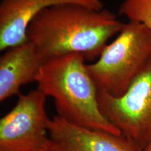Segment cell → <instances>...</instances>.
Listing matches in <instances>:
<instances>
[{
	"label": "cell",
	"mask_w": 151,
	"mask_h": 151,
	"mask_svg": "<svg viewBox=\"0 0 151 151\" xmlns=\"http://www.w3.org/2000/svg\"><path fill=\"white\" fill-rule=\"evenodd\" d=\"M150 59L151 32L143 24L128 21L98 59L86 64V68L98 90L119 97Z\"/></svg>",
	"instance_id": "obj_3"
},
{
	"label": "cell",
	"mask_w": 151,
	"mask_h": 151,
	"mask_svg": "<svg viewBox=\"0 0 151 151\" xmlns=\"http://www.w3.org/2000/svg\"><path fill=\"white\" fill-rule=\"evenodd\" d=\"M124 25L112 11L84 6L49 7L35 16L27 29V40L35 46L43 64L70 53L97 60L113 36Z\"/></svg>",
	"instance_id": "obj_1"
},
{
	"label": "cell",
	"mask_w": 151,
	"mask_h": 151,
	"mask_svg": "<svg viewBox=\"0 0 151 151\" xmlns=\"http://www.w3.org/2000/svg\"><path fill=\"white\" fill-rule=\"evenodd\" d=\"M84 55H64L43 64L37 88L54 99L58 115L76 125L108 132H121L100 111L98 89L88 73Z\"/></svg>",
	"instance_id": "obj_2"
},
{
	"label": "cell",
	"mask_w": 151,
	"mask_h": 151,
	"mask_svg": "<svg viewBox=\"0 0 151 151\" xmlns=\"http://www.w3.org/2000/svg\"><path fill=\"white\" fill-rule=\"evenodd\" d=\"M119 14L128 21L143 24L151 32V0H123Z\"/></svg>",
	"instance_id": "obj_9"
},
{
	"label": "cell",
	"mask_w": 151,
	"mask_h": 151,
	"mask_svg": "<svg viewBox=\"0 0 151 151\" xmlns=\"http://www.w3.org/2000/svg\"><path fill=\"white\" fill-rule=\"evenodd\" d=\"M43 63L29 41L10 47L0 58V101L21 94L24 85L37 82Z\"/></svg>",
	"instance_id": "obj_8"
},
{
	"label": "cell",
	"mask_w": 151,
	"mask_h": 151,
	"mask_svg": "<svg viewBox=\"0 0 151 151\" xmlns=\"http://www.w3.org/2000/svg\"><path fill=\"white\" fill-rule=\"evenodd\" d=\"M62 4L84 6L96 10L104 9L101 0H1L0 50L27 41L28 26L35 16L49 7Z\"/></svg>",
	"instance_id": "obj_7"
},
{
	"label": "cell",
	"mask_w": 151,
	"mask_h": 151,
	"mask_svg": "<svg viewBox=\"0 0 151 151\" xmlns=\"http://www.w3.org/2000/svg\"><path fill=\"white\" fill-rule=\"evenodd\" d=\"M18 97L0 120V151H51L47 97L38 88Z\"/></svg>",
	"instance_id": "obj_5"
},
{
	"label": "cell",
	"mask_w": 151,
	"mask_h": 151,
	"mask_svg": "<svg viewBox=\"0 0 151 151\" xmlns=\"http://www.w3.org/2000/svg\"><path fill=\"white\" fill-rule=\"evenodd\" d=\"M143 151H151V141L143 148Z\"/></svg>",
	"instance_id": "obj_10"
},
{
	"label": "cell",
	"mask_w": 151,
	"mask_h": 151,
	"mask_svg": "<svg viewBox=\"0 0 151 151\" xmlns=\"http://www.w3.org/2000/svg\"><path fill=\"white\" fill-rule=\"evenodd\" d=\"M97 101L107 120L143 150L151 141V59L124 94L98 90Z\"/></svg>",
	"instance_id": "obj_4"
},
{
	"label": "cell",
	"mask_w": 151,
	"mask_h": 151,
	"mask_svg": "<svg viewBox=\"0 0 151 151\" xmlns=\"http://www.w3.org/2000/svg\"><path fill=\"white\" fill-rule=\"evenodd\" d=\"M51 151H143L123 134L76 125L56 115L50 118Z\"/></svg>",
	"instance_id": "obj_6"
}]
</instances>
